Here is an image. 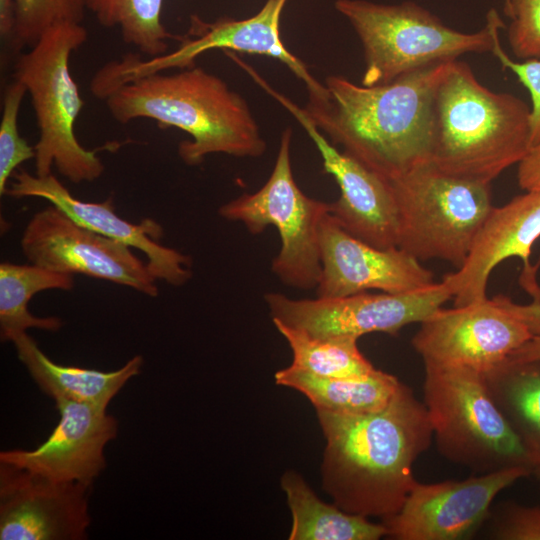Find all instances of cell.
Instances as JSON below:
<instances>
[{"instance_id": "cell-37", "label": "cell", "mask_w": 540, "mask_h": 540, "mask_svg": "<svg viewBox=\"0 0 540 540\" xmlns=\"http://www.w3.org/2000/svg\"><path fill=\"white\" fill-rule=\"evenodd\" d=\"M536 476L537 478L540 480V465L539 466H536L533 471H532Z\"/></svg>"}, {"instance_id": "cell-32", "label": "cell", "mask_w": 540, "mask_h": 540, "mask_svg": "<svg viewBox=\"0 0 540 540\" xmlns=\"http://www.w3.org/2000/svg\"><path fill=\"white\" fill-rule=\"evenodd\" d=\"M491 538L540 540V508L511 504L494 521Z\"/></svg>"}, {"instance_id": "cell-5", "label": "cell", "mask_w": 540, "mask_h": 540, "mask_svg": "<svg viewBox=\"0 0 540 540\" xmlns=\"http://www.w3.org/2000/svg\"><path fill=\"white\" fill-rule=\"evenodd\" d=\"M336 10L352 25L364 53L361 84L381 85L422 67L458 59L467 53L492 52L499 30V13L490 9L477 32L445 25L435 14L411 1L382 4L367 0H337Z\"/></svg>"}, {"instance_id": "cell-2", "label": "cell", "mask_w": 540, "mask_h": 540, "mask_svg": "<svg viewBox=\"0 0 540 540\" xmlns=\"http://www.w3.org/2000/svg\"><path fill=\"white\" fill-rule=\"evenodd\" d=\"M452 61L375 86L331 75L325 94L309 96L303 109L331 143L393 180L430 163L435 91Z\"/></svg>"}, {"instance_id": "cell-21", "label": "cell", "mask_w": 540, "mask_h": 540, "mask_svg": "<svg viewBox=\"0 0 540 540\" xmlns=\"http://www.w3.org/2000/svg\"><path fill=\"white\" fill-rule=\"evenodd\" d=\"M19 360L43 393L58 399L108 407L127 381L140 373L143 358L136 355L115 371H99L53 362L26 332L14 336Z\"/></svg>"}, {"instance_id": "cell-9", "label": "cell", "mask_w": 540, "mask_h": 540, "mask_svg": "<svg viewBox=\"0 0 540 540\" xmlns=\"http://www.w3.org/2000/svg\"><path fill=\"white\" fill-rule=\"evenodd\" d=\"M292 131L281 135L273 170L254 193H244L223 204L219 215L243 224L251 234L274 226L281 247L271 265L286 286L316 289L321 275L320 226L329 203L307 196L297 185L291 165Z\"/></svg>"}, {"instance_id": "cell-4", "label": "cell", "mask_w": 540, "mask_h": 540, "mask_svg": "<svg viewBox=\"0 0 540 540\" xmlns=\"http://www.w3.org/2000/svg\"><path fill=\"white\" fill-rule=\"evenodd\" d=\"M530 108L520 98L494 92L471 67L453 60L433 103L430 163L451 176L491 184L530 148Z\"/></svg>"}, {"instance_id": "cell-35", "label": "cell", "mask_w": 540, "mask_h": 540, "mask_svg": "<svg viewBox=\"0 0 540 540\" xmlns=\"http://www.w3.org/2000/svg\"><path fill=\"white\" fill-rule=\"evenodd\" d=\"M507 361L512 363L540 361V336H532L527 342L516 349Z\"/></svg>"}, {"instance_id": "cell-31", "label": "cell", "mask_w": 540, "mask_h": 540, "mask_svg": "<svg viewBox=\"0 0 540 540\" xmlns=\"http://www.w3.org/2000/svg\"><path fill=\"white\" fill-rule=\"evenodd\" d=\"M492 53L498 58L504 69L511 70L530 93L532 107L530 108V148L540 144V58L520 62L513 61L500 45L499 38L494 44Z\"/></svg>"}, {"instance_id": "cell-14", "label": "cell", "mask_w": 540, "mask_h": 540, "mask_svg": "<svg viewBox=\"0 0 540 540\" xmlns=\"http://www.w3.org/2000/svg\"><path fill=\"white\" fill-rule=\"evenodd\" d=\"M249 75L304 128L320 153L324 172L335 179L339 198L329 214L352 236L379 248L397 247V206L391 182L345 152H340L303 108L270 86L254 69Z\"/></svg>"}, {"instance_id": "cell-30", "label": "cell", "mask_w": 540, "mask_h": 540, "mask_svg": "<svg viewBox=\"0 0 540 540\" xmlns=\"http://www.w3.org/2000/svg\"><path fill=\"white\" fill-rule=\"evenodd\" d=\"M504 13L511 19L508 42L521 60L540 58V0H509Z\"/></svg>"}, {"instance_id": "cell-15", "label": "cell", "mask_w": 540, "mask_h": 540, "mask_svg": "<svg viewBox=\"0 0 540 540\" xmlns=\"http://www.w3.org/2000/svg\"><path fill=\"white\" fill-rule=\"evenodd\" d=\"M530 472L517 466L463 480L415 481L399 511L383 520L387 536L397 540L463 539L486 519L497 494Z\"/></svg>"}, {"instance_id": "cell-19", "label": "cell", "mask_w": 540, "mask_h": 540, "mask_svg": "<svg viewBox=\"0 0 540 540\" xmlns=\"http://www.w3.org/2000/svg\"><path fill=\"white\" fill-rule=\"evenodd\" d=\"M59 422L33 450L0 453V462L55 482L92 485L106 466L104 448L118 433V422L107 407L68 399L55 401Z\"/></svg>"}, {"instance_id": "cell-26", "label": "cell", "mask_w": 540, "mask_h": 540, "mask_svg": "<svg viewBox=\"0 0 540 540\" xmlns=\"http://www.w3.org/2000/svg\"><path fill=\"white\" fill-rule=\"evenodd\" d=\"M292 351L291 366L320 377L360 378L376 368L361 353L356 338H320L273 321Z\"/></svg>"}, {"instance_id": "cell-20", "label": "cell", "mask_w": 540, "mask_h": 540, "mask_svg": "<svg viewBox=\"0 0 540 540\" xmlns=\"http://www.w3.org/2000/svg\"><path fill=\"white\" fill-rule=\"evenodd\" d=\"M13 177L6 195L45 199L76 223L142 251L147 257L148 270L156 280L181 286L191 278L190 257L159 243L163 229L155 220L145 218L134 224L122 219L115 212L112 198L103 202L81 201L52 173L38 176L20 170Z\"/></svg>"}, {"instance_id": "cell-13", "label": "cell", "mask_w": 540, "mask_h": 540, "mask_svg": "<svg viewBox=\"0 0 540 540\" xmlns=\"http://www.w3.org/2000/svg\"><path fill=\"white\" fill-rule=\"evenodd\" d=\"M412 346L424 364L467 368L485 375L531 337L528 329L492 298L439 308L421 323Z\"/></svg>"}, {"instance_id": "cell-1", "label": "cell", "mask_w": 540, "mask_h": 540, "mask_svg": "<svg viewBox=\"0 0 540 540\" xmlns=\"http://www.w3.org/2000/svg\"><path fill=\"white\" fill-rule=\"evenodd\" d=\"M316 414L326 439L323 490L351 514L384 520L397 513L416 481L413 465L433 438L424 403L400 382L381 410Z\"/></svg>"}, {"instance_id": "cell-6", "label": "cell", "mask_w": 540, "mask_h": 540, "mask_svg": "<svg viewBox=\"0 0 540 540\" xmlns=\"http://www.w3.org/2000/svg\"><path fill=\"white\" fill-rule=\"evenodd\" d=\"M81 23L64 22L49 28L26 53L17 58L13 79L30 94L39 128L35 149V174L45 176L55 166L72 183L98 179L104 164L78 141L75 124L84 107L70 71L72 53L87 40Z\"/></svg>"}, {"instance_id": "cell-10", "label": "cell", "mask_w": 540, "mask_h": 540, "mask_svg": "<svg viewBox=\"0 0 540 540\" xmlns=\"http://www.w3.org/2000/svg\"><path fill=\"white\" fill-rule=\"evenodd\" d=\"M286 2L266 0L257 14L242 20L221 18L213 23H205L194 17V38L182 37L181 44L173 52L149 59L129 53L107 62L92 77L91 93L103 100L124 83L172 68H191L201 54L221 49L224 52L259 54L277 59L303 81L308 96H321L326 92L325 85L312 76L302 60L291 53L281 40L280 17Z\"/></svg>"}, {"instance_id": "cell-17", "label": "cell", "mask_w": 540, "mask_h": 540, "mask_svg": "<svg viewBox=\"0 0 540 540\" xmlns=\"http://www.w3.org/2000/svg\"><path fill=\"white\" fill-rule=\"evenodd\" d=\"M539 238L540 191H526L502 206H493L463 265L443 278L453 294L454 306L486 300L491 272L510 257L522 260L520 283L533 301H540L537 266L530 263L531 248Z\"/></svg>"}, {"instance_id": "cell-8", "label": "cell", "mask_w": 540, "mask_h": 540, "mask_svg": "<svg viewBox=\"0 0 540 540\" xmlns=\"http://www.w3.org/2000/svg\"><path fill=\"white\" fill-rule=\"evenodd\" d=\"M389 181L397 247L419 261L440 259L460 268L493 207L490 184L448 175L431 163Z\"/></svg>"}, {"instance_id": "cell-34", "label": "cell", "mask_w": 540, "mask_h": 540, "mask_svg": "<svg viewBox=\"0 0 540 540\" xmlns=\"http://www.w3.org/2000/svg\"><path fill=\"white\" fill-rule=\"evenodd\" d=\"M517 180L525 191H540V144L518 163Z\"/></svg>"}, {"instance_id": "cell-16", "label": "cell", "mask_w": 540, "mask_h": 540, "mask_svg": "<svg viewBox=\"0 0 540 540\" xmlns=\"http://www.w3.org/2000/svg\"><path fill=\"white\" fill-rule=\"evenodd\" d=\"M91 487L51 481L0 462V539H86Z\"/></svg>"}, {"instance_id": "cell-27", "label": "cell", "mask_w": 540, "mask_h": 540, "mask_svg": "<svg viewBox=\"0 0 540 540\" xmlns=\"http://www.w3.org/2000/svg\"><path fill=\"white\" fill-rule=\"evenodd\" d=\"M164 0H84L85 7L104 27H117L123 41L155 57L168 50V40L178 39L161 22Z\"/></svg>"}, {"instance_id": "cell-28", "label": "cell", "mask_w": 540, "mask_h": 540, "mask_svg": "<svg viewBox=\"0 0 540 540\" xmlns=\"http://www.w3.org/2000/svg\"><path fill=\"white\" fill-rule=\"evenodd\" d=\"M84 0H16L13 39L18 48L32 47L52 26L64 22L81 23Z\"/></svg>"}, {"instance_id": "cell-7", "label": "cell", "mask_w": 540, "mask_h": 540, "mask_svg": "<svg viewBox=\"0 0 540 540\" xmlns=\"http://www.w3.org/2000/svg\"><path fill=\"white\" fill-rule=\"evenodd\" d=\"M424 365V405L441 455L479 474L517 466L533 470L526 448L493 401L483 374Z\"/></svg>"}, {"instance_id": "cell-11", "label": "cell", "mask_w": 540, "mask_h": 540, "mask_svg": "<svg viewBox=\"0 0 540 540\" xmlns=\"http://www.w3.org/2000/svg\"><path fill=\"white\" fill-rule=\"evenodd\" d=\"M453 298L446 281L406 293L294 299L282 293L264 295L272 321L320 338L361 336L373 332L397 335L405 326L421 323Z\"/></svg>"}, {"instance_id": "cell-29", "label": "cell", "mask_w": 540, "mask_h": 540, "mask_svg": "<svg viewBox=\"0 0 540 540\" xmlns=\"http://www.w3.org/2000/svg\"><path fill=\"white\" fill-rule=\"evenodd\" d=\"M26 87L12 80L4 90L0 121V194L5 195L9 178L23 162L35 157V149L21 137L18 115Z\"/></svg>"}, {"instance_id": "cell-25", "label": "cell", "mask_w": 540, "mask_h": 540, "mask_svg": "<svg viewBox=\"0 0 540 540\" xmlns=\"http://www.w3.org/2000/svg\"><path fill=\"white\" fill-rule=\"evenodd\" d=\"M73 274L57 272L35 264L0 265V335L11 341L29 328L59 330L63 322L58 317H37L28 310V303L38 292L48 289L70 290Z\"/></svg>"}, {"instance_id": "cell-23", "label": "cell", "mask_w": 540, "mask_h": 540, "mask_svg": "<svg viewBox=\"0 0 540 540\" xmlns=\"http://www.w3.org/2000/svg\"><path fill=\"white\" fill-rule=\"evenodd\" d=\"M277 385L304 394L315 409L362 414L381 410L392 398L400 381L394 375L376 369L360 378L320 377L293 366L277 371Z\"/></svg>"}, {"instance_id": "cell-12", "label": "cell", "mask_w": 540, "mask_h": 540, "mask_svg": "<svg viewBox=\"0 0 540 540\" xmlns=\"http://www.w3.org/2000/svg\"><path fill=\"white\" fill-rule=\"evenodd\" d=\"M20 244L30 263L40 267L111 281L151 297L159 293L157 280L131 247L76 223L54 205L33 215Z\"/></svg>"}, {"instance_id": "cell-36", "label": "cell", "mask_w": 540, "mask_h": 540, "mask_svg": "<svg viewBox=\"0 0 540 540\" xmlns=\"http://www.w3.org/2000/svg\"><path fill=\"white\" fill-rule=\"evenodd\" d=\"M16 25V0H0V35L13 37Z\"/></svg>"}, {"instance_id": "cell-24", "label": "cell", "mask_w": 540, "mask_h": 540, "mask_svg": "<svg viewBox=\"0 0 540 540\" xmlns=\"http://www.w3.org/2000/svg\"><path fill=\"white\" fill-rule=\"evenodd\" d=\"M484 379L493 401L526 448L534 469L540 465L539 361L506 360L486 373Z\"/></svg>"}, {"instance_id": "cell-22", "label": "cell", "mask_w": 540, "mask_h": 540, "mask_svg": "<svg viewBox=\"0 0 540 540\" xmlns=\"http://www.w3.org/2000/svg\"><path fill=\"white\" fill-rule=\"evenodd\" d=\"M281 488L292 516L289 540H377L388 534L383 523L320 500L295 471L282 475Z\"/></svg>"}, {"instance_id": "cell-18", "label": "cell", "mask_w": 540, "mask_h": 540, "mask_svg": "<svg viewBox=\"0 0 540 540\" xmlns=\"http://www.w3.org/2000/svg\"><path fill=\"white\" fill-rule=\"evenodd\" d=\"M321 275L317 297L368 290L406 293L434 283L431 270L398 247L379 248L345 231L328 213L320 226Z\"/></svg>"}, {"instance_id": "cell-3", "label": "cell", "mask_w": 540, "mask_h": 540, "mask_svg": "<svg viewBox=\"0 0 540 540\" xmlns=\"http://www.w3.org/2000/svg\"><path fill=\"white\" fill-rule=\"evenodd\" d=\"M125 125L147 118L191 136L180 142L179 157L190 166L209 154L257 158L266 142L246 102L218 76L196 65L173 74L155 73L113 89L103 100Z\"/></svg>"}, {"instance_id": "cell-38", "label": "cell", "mask_w": 540, "mask_h": 540, "mask_svg": "<svg viewBox=\"0 0 540 540\" xmlns=\"http://www.w3.org/2000/svg\"><path fill=\"white\" fill-rule=\"evenodd\" d=\"M509 0H505L504 6L508 4Z\"/></svg>"}, {"instance_id": "cell-33", "label": "cell", "mask_w": 540, "mask_h": 540, "mask_svg": "<svg viewBox=\"0 0 540 540\" xmlns=\"http://www.w3.org/2000/svg\"><path fill=\"white\" fill-rule=\"evenodd\" d=\"M492 300L518 319L532 336H540V301L524 305L515 303L504 295H497Z\"/></svg>"}]
</instances>
